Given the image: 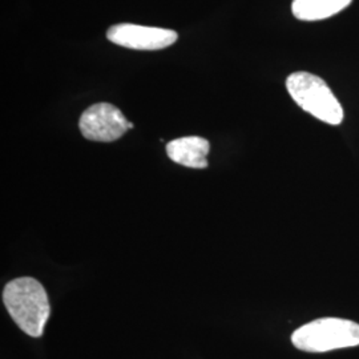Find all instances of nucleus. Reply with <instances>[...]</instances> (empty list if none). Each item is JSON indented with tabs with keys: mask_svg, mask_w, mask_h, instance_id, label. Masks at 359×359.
Segmentation results:
<instances>
[{
	"mask_svg": "<svg viewBox=\"0 0 359 359\" xmlns=\"http://www.w3.org/2000/svg\"><path fill=\"white\" fill-rule=\"evenodd\" d=\"M351 1L353 0H293L292 11L299 20H323L345 10Z\"/></svg>",
	"mask_w": 359,
	"mask_h": 359,
	"instance_id": "0eeeda50",
	"label": "nucleus"
},
{
	"mask_svg": "<svg viewBox=\"0 0 359 359\" xmlns=\"http://www.w3.org/2000/svg\"><path fill=\"white\" fill-rule=\"evenodd\" d=\"M107 38L114 44L130 50L156 51L175 44L179 35L173 29L137 25H116L107 32Z\"/></svg>",
	"mask_w": 359,
	"mask_h": 359,
	"instance_id": "39448f33",
	"label": "nucleus"
},
{
	"mask_svg": "<svg viewBox=\"0 0 359 359\" xmlns=\"http://www.w3.org/2000/svg\"><path fill=\"white\" fill-rule=\"evenodd\" d=\"M292 342L306 353H327L359 346V325L342 318H320L297 329Z\"/></svg>",
	"mask_w": 359,
	"mask_h": 359,
	"instance_id": "7ed1b4c3",
	"label": "nucleus"
},
{
	"mask_svg": "<svg viewBox=\"0 0 359 359\" xmlns=\"http://www.w3.org/2000/svg\"><path fill=\"white\" fill-rule=\"evenodd\" d=\"M210 144L203 137L188 136L172 140L167 144L168 157L182 167L204 169L208 167L206 156Z\"/></svg>",
	"mask_w": 359,
	"mask_h": 359,
	"instance_id": "423d86ee",
	"label": "nucleus"
},
{
	"mask_svg": "<svg viewBox=\"0 0 359 359\" xmlns=\"http://www.w3.org/2000/svg\"><path fill=\"white\" fill-rule=\"evenodd\" d=\"M3 304L22 332L34 338L43 335L51 308L47 292L38 280L20 277L10 281L3 289Z\"/></svg>",
	"mask_w": 359,
	"mask_h": 359,
	"instance_id": "f257e3e1",
	"label": "nucleus"
},
{
	"mask_svg": "<svg viewBox=\"0 0 359 359\" xmlns=\"http://www.w3.org/2000/svg\"><path fill=\"white\" fill-rule=\"evenodd\" d=\"M286 88L295 103L316 118L330 126L344 121L342 105L321 77L294 72L286 79Z\"/></svg>",
	"mask_w": 359,
	"mask_h": 359,
	"instance_id": "f03ea898",
	"label": "nucleus"
},
{
	"mask_svg": "<svg viewBox=\"0 0 359 359\" xmlns=\"http://www.w3.org/2000/svg\"><path fill=\"white\" fill-rule=\"evenodd\" d=\"M79 127L87 140L112 142L118 140L127 133V130L133 128V124L129 123L115 105L97 103L90 105L83 112Z\"/></svg>",
	"mask_w": 359,
	"mask_h": 359,
	"instance_id": "20e7f679",
	"label": "nucleus"
}]
</instances>
